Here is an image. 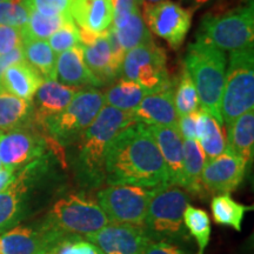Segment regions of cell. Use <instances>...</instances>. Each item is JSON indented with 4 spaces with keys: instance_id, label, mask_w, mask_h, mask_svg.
Here are the masks:
<instances>
[{
    "instance_id": "6da1fadb",
    "label": "cell",
    "mask_w": 254,
    "mask_h": 254,
    "mask_svg": "<svg viewBox=\"0 0 254 254\" xmlns=\"http://www.w3.org/2000/svg\"><path fill=\"white\" fill-rule=\"evenodd\" d=\"M105 182L147 189L171 186L164 159L144 124H133L111 141L105 155Z\"/></svg>"
},
{
    "instance_id": "7a4b0ae2",
    "label": "cell",
    "mask_w": 254,
    "mask_h": 254,
    "mask_svg": "<svg viewBox=\"0 0 254 254\" xmlns=\"http://www.w3.org/2000/svg\"><path fill=\"white\" fill-rule=\"evenodd\" d=\"M134 124L131 113L105 105L93 123L80 136L74 171L80 185L100 187L105 182V155L111 141Z\"/></svg>"
},
{
    "instance_id": "3957f363",
    "label": "cell",
    "mask_w": 254,
    "mask_h": 254,
    "mask_svg": "<svg viewBox=\"0 0 254 254\" xmlns=\"http://www.w3.org/2000/svg\"><path fill=\"white\" fill-rule=\"evenodd\" d=\"M184 66L194 82L201 109L222 125L220 109L226 73L224 52L202 37L196 36L195 43L190 44L187 49Z\"/></svg>"
},
{
    "instance_id": "277c9868",
    "label": "cell",
    "mask_w": 254,
    "mask_h": 254,
    "mask_svg": "<svg viewBox=\"0 0 254 254\" xmlns=\"http://www.w3.org/2000/svg\"><path fill=\"white\" fill-rule=\"evenodd\" d=\"M189 196L178 186H164L155 190L148 205L141 228L153 241L178 244L187 239L184 226V212Z\"/></svg>"
},
{
    "instance_id": "5b68a950",
    "label": "cell",
    "mask_w": 254,
    "mask_h": 254,
    "mask_svg": "<svg viewBox=\"0 0 254 254\" xmlns=\"http://www.w3.org/2000/svg\"><path fill=\"white\" fill-rule=\"evenodd\" d=\"M254 107L253 46L231 52L221 98L222 123L227 128L238 117Z\"/></svg>"
},
{
    "instance_id": "8992f818",
    "label": "cell",
    "mask_w": 254,
    "mask_h": 254,
    "mask_svg": "<svg viewBox=\"0 0 254 254\" xmlns=\"http://www.w3.org/2000/svg\"><path fill=\"white\" fill-rule=\"evenodd\" d=\"M110 224L109 218L98 202L81 193H71L59 199L41 226L62 233L87 237Z\"/></svg>"
},
{
    "instance_id": "52a82bcc",
    "label": "cell",
    "mask_w": 254,
    "mask_h": 254,
    "mask_svg": "<svg viewBox=\"0 0 254 254\" xmlns=\"http://www.w3.org/2000/svg\"><path fill=\"white\" fill-rule=\"evenodd\" d=\"M104 106V93L100 91L80 90L65 110L47 120L44 129L59 146H67L80 139Z\"/></svg>"
},
{
    "instance_id": "ba28073f",
    "label": "cell",
    "mask_w": 254,
    "mask_h": 254,
    "mask_svg": "<svg viewBox=\"0 0 254 254\" xmlns=\"http://www.w3.org/2000/svg\"><path fill=\"white\" fill-rule=\"evenodd\" d=\"M198 36L221 51L233 52L253 46L254 11L252 4L226 14L205 15Z\"/></svg>"
},
{
    "instance_id": "9c48e42d",
    "label": "cell",
    "mask_w": 254,
    "mask_h": 254,
    "mask_svg": "<svg viewBox=\"0 0 254 254\" xmlns=\"http://www.w3.org/2000/svg\"><path fill=\"white\" fill-rule=\"evenodd\" d=\"M120 75L134 81L147 94L172 88L166 68V53L154 40L126 51Z\"/></svg>"
},
{
    "instance_id": "30bf717a",
    "label": "cell",
    "mask_w": 254,
    "mask_h": 254,
    "mask_svg": "<svg viewBox=\"0 0 254 254\" xmlns=\"http://www.w3.org/2000/svg\"><path fill=\"white\" fill-rule=\"evenodd\" d=\"M155 190L134 185H111L98 192V200L110 222L141 227Z\"/></svg>"
},
{
    "instance_id": "8fae6325",
    "label": "cell",
    "mask_w": 254,
    "mask_h": 254,
    "mask_svg": "<svg viewBox=\"0 0 254 254\" xmlns=\"http://www.w3.org/2000/svg\"><path fill=\"white\" fill-rule=\"evenodd\" d=\"M45 168L43 159L32 161L19 171L9 185L0 192V234L5 233L25 218L28 209V193L33 179Z\"/></svg>"
},
{
    "instance_id": "7c38bea8",
    "label": "cell",
    "mask_w": 254,
    "mask_h": 254,
    "mask_svg": "<svg viewBox=\"0 0 254 254\" xmlns=\"http://www.w3.org/2000/svg\"><path fill=\"white\" fill-rule=\"evenodd\" d=\"M47 138L33 131L30 125L0 131V160L14 172L24 168L45 153Z\"/></svg>"
},
{
    "instance_id": "4fadbf2b",
    "label": "cell",
    "mask_w": 254,
    "mask_h": 254,
    "mask_svg": "<svg viewBox=\"0 0 254 254\" xmlns=\"http://www.w3.org/2000/svg\"><path fill=\"white\" fill-rule=\"evenodd\" d=\"M148 27L155 36L166 40L172 49H179L190 28L192 11L165 0L157 5L145 6Z\"/></svg>"
},
{
    "instance_id": "5bb4252c",
    "label": "cell",
    "mask_w": 254,
    "mask_h": 254,
    "mask_svg": "<svg viewBox=\"0 0 254 254\" xmlns=\"http://www.w3.org/2000/svg\"><path fill=\"white\" fill-rule=\"evenodd\" d=\"M85 238L104 254H142L153 241L141 227L116 222Z\"/></svg>"
},
{
    "instance_id": "9a60e30c",
    "label": "cell",
    "mask_w": 254,
    "mask_h": 254,
    "mask_svg": "<svg viewBox=\"0 0 254 254\" xmlns=\"http://www.w3.org/2000/svg\"><path fill=\"white\" fill-rule=\"evenodd\" d=\"M247 164L244 159L225 150L218 157L206 161L201 182L204 190L211 194H230L244 180Z\"/></svg>"
},
{
    "instance_id": "2e32d148",
    "label": "cell",
    "mask_w": 254,
    "mask_h": 254,
    "mask_svg": "<svg viewBox=\"0 0 254 254\" xmlns=\"http://www.w3.org/2000/svg\"><path fill=\"white\" fill-rule=\"evenodd\" d=\"M79 91L80 88L67 86L58 80H44L32 99V123L44 128L47 120L65 110Z\"/></svg>"
},
{
    "instance_id": "e0dca14e",
    "label": "cell",
    "mask_w": 254,
    "mask_h": 254,
    "mask_svg": "<svg viewBox=\"0 0 254 254\" xmlns=\"http://www.w3.org/2000/svg\"><path fill=\"white\" fill-rule=\"evenodd\" d=\"M153 136L161 157L164 159L168 174V183L171 186L184 187L183 171V138L177 127L171 126H147Z\"/></svg>"
},
{
    "instance_id": "ac0fdd59",
    "label": "cell",
    "mask_w": 254,
    "mask_h": 254,
    "mask_svg": "<svg viewBox=\"0 0 254 254\" xmlns=\"http://www.w3.org/2000/svg\"><path fill=\"white\" fill-rule=\"evenodd\" d=\"M129 113L134 124H144L148 126L177 127L179 119L174 105L172 88L146 94L140 104Z\"/></svg>"
},
{
    "instance_id": "d6986e66",
    "label": "cell",
    "mask_w": 254,
    "mask_h": 254,
    "mask_svg": "<svg viewBox=\"0 0 254 254\" xmlns=\"http://www.w3.org/2000/svg\"><path fill=\"white\" fill-rule=\"evenodd\" d=\"M71 15L81 30L101 33L113 24L112 0H72Z\"/></svg>"
},
{
    "instance_id": "ffe728a7",
    "label": "cell",
    "mask_w": 254,
    "mask_h": 254,
    "mask_svg": "<svg viewBox=\"0 0 254 254\" xmlns=\"http://www.w3.org/2000/svg\"><path fill=\"white\" fill-rule=\"evenodd\" d=\"M57 80L82 90L85 86H100L82 58L81 45L60 53L57 58Z\"/></svg>"
},
{
    "instance_id": "44dd1931",
    "label": "cell",
    "mask_w": 254,
    "mask_h": 254,
    "mask_svg": "<svg viewBox=\"0 0 254 254\" xmlns=\"http://www.w3.org/2000/svg\"><path fill=\"white\" fill-rule=\"evenodd\" d=\"M44 80L43 75L33 66L23 60L6 68L1 78V87L20 99L32 101Z\"/></svg>"
},
{
    "instance_id": "7402d4cb",
    "label": "cell",
    "mask_w": 254,
    "mask_h": 254,
    "mask_svg": "<svg viewBox=\"0 0 254 254\" xmlns=\"http://www.w3.org/2000/svg\"><path fill=\"white\" fill-rule=\"evenodd\" d=\"M45 245V233L39 226H15L0 234V254H43Z\"/></svg>"
},
{
    "instance_id": "603a6c76",
    "label": "cell",
    "mask_w": 254,
    "mask_h": 254,
    "mask_svg": "<svg viewBox=\"0 0 254 254\" xmlns=\"http://www.w3.org/2000/svg\"><path fill=\"white\" fill-rule=\"evenodd\" d=\"M81 50L85 65L99 81L100 86L118 78V73L114 71L112 66V55L106 31L101 32L90 45L81 46Z\"/></svg>"
},
{
    "instance_id": "cb8c5ba5",
    "label": "cell",
    "mask_w": 254,
    "mask_h": 254,
    "mask_svg": "<svg viewBox=\"0 0 254 254\" xmlns=\"http://www.w3.org/2000/svg\"><path fill=\"white\" fill-rule=\"evenodd\" d=\"M227 150L246 161H252L254 153V111H247L227 128Z\"/></svg>"
},
{
    "instance_id": "d4e9b609",
    "label": "cell",
    "mask_w": 254,
    "mask_h": 254,
    "mask_svg": "<svg viewBox=\"0 0 254 254\" xmlns=\"http://www.w3.org/2000/svg\"><path fill=\"white\" fill-rule=\"evenodd\" d=\"M196 141L204 151L206 160H212L226 150L221 125L204 109L196 110Z\"/></svg>"
},
{
    "instance_id": "484cf974",
    "label": "cell",
    "mask_w": 254,
    "mask_h": 254,
    "mask_svg": "<svg viewBox=\"0 0 254 254\" xmlns=\"http://www.w3.org/2000/svg\"><path fill=\"white\" fill-rule=\"evenodd\" d=\"M206 157L196 140H185L183 144V171L185 185L184 189L190 194L201 195L204 192L201 176L206 164Z\"/></svg>"
},
{
    "instance_id": "4316f807",
    "label": "cell",
    "mask_w": 254,
    "mask_h": 254,
    "mask_svg": "<svg viewBox=\"0 0 254 254\" xmlns=\"http://www.w3.org/2000/svg\"><path fill=\"white\" fill-rule=\"evenodd\" d=\"M33 105L6 91H0V131L30 125Z\"/></svg>"
},
{
    "instance_id": "83f0119b",
    "label": "cell",
    "mask_w": 254,
    "mask_h": 254,
    "mask_svg": "<svg viewBox=\"0 0 254 254\" xmlns=\"http://www.w3.org/2000/svg\"><path fill=\"white\" fill-rule=\"evenodd\" d=\"M40 227L46 234V246L43 254H104L85 237L62 233L41 225Z\"/></svg>"
},
{
    "instance_id": "f1b7e54d",
    "label": "cell",
    "mask_w": 254,
    "mask_h": 254,
    "mask_svg": "<svg viewBox=\"0 0 254 254\" xmlns=\"http://www.w3.org/2000/svg\"><path fill=\"white\" fill-rule=\"evenodd\" d=\"M24 58L45 80H57V58L46 40H24Z\"/></svg>"
},
{
    "instance_id": "f546056e",
    "label": "cell",
    "mask_w": 254,
    "mask_h": 254,
    "mask_svg": "<svg viewBox=\"0 0 254 254\" xmlns=\"http://www.w3.org/2000/svg\"><path fill=\"white\" fill-rule=\"evenodd\" d=\"M212 214L214 221L218 225L228 226L240 232L245 213L252 211V206L240 204L232 198L231 194H218L212 199L211 202Z\"/></svg>"
},
{
    "instance_id": "4dcf8cb0",
    "label": "cell",
    "mask_w": 254,
    "mask_h": 254,
    "mask_svg": "<svg viewBox=\"0 0 254 254\" xmlns=\"http://www.w3.org/2000/svg\"><path fill=\"white\" fill-rule=\"evenodd\" d=\"M147 94L144 88L134 81L122 79L113 86H111L104 94L105 105L125 112H131Z\"/></svg>"
},
{
    "instance_id": "1f68e13d",
    "label": "cell",
    "mask_w": 254,
    "mask_h": 254,
    "mask_svg": "<svg viewBox=\"0 0 254 254\" xmlns=\"http://www.w3.org/2000/svg\"><path fill=\"white\" fill-rule=\"evenodd\" d=\"M72 20V15H49L40 14L39 12L30 11L27 23L21 27L24 40H46L64 24Z\"/></svg>"
},
{
    "instance_id": "d6a6232c",
    "label": "cell",
    "mask_w": 254,
    "mask_h": 254,
    "mask_svg": "<svg viewBox=\"0 0 254 254\" xmlns=\"http://www.w3.org/2000/svg\"><path fill=\"white\" fill-rule=\"evenodd\" d=\"M116 28L117 37L125 51H129L142 44L151 43L153 38L151 32L146 27L140 11H136L126 21Z\"/></svg>"
},
{
    "instance_id": "836d02e7",
    "label": "cell",
    "mask_w": 254,
    "mask_h": 254,
    "mask_svg": "<svg viewBox=\"0 0 254 254\" xmlns=\"http://www.w3.org/2000/svg\"><path fill=\"white\" fill-rule=\"evenodd\" d=\"M184 222L186 230L198 243L199 253L204 254V251L208 245L211 236V219L207 212L194 206L187 205L184 212Z\"/></svg>"
},
{
    "instance_id": "e575fe53",
    "label": "cell",
    "mask_w": 254,
    "mask_h": 254,
    "mask_svg": "<svg viewBox=\"0 0 254 254\" xmlns=\"http://www.w3.org/2000/svg\"><path fill=\"white\" fill-rule=\"evenodd\" d=\"M174 105H176L177 114L179 118L189 116L199 109V98L194 82L185 66L182 69L179 84H178L177 91L174 93Z\"/></svg>"
},
{
    "instance_id": "d590c367",
    "label": "cell",
    "mask_w": 254,
    "mask_h": 254,
    "mask_svg": "<svg viewBox=\"0 0 254 254\" xmlns=\"http://www.w3.org/2000/svg\"><path fill=\"white\" fill-rule=\"evenodd\" d=\"M47 43H49L51 49L55 51L57 56L75 46H80L79 27L73 21V19L68 20L49 38Z\"/></svg>"
},
{
    "instance_id": "8d00e7d4",
    "label": "cell",
    "mask_w": 254,
    "mask_h": 254,
    "mask_svg": "<svg viewBox=\"0 0 254 254\" xmlns=\"http://www.w3.org/2000/svg\"><path fill=\"white\" fill-rule=\"evenodd\" d=\"M30 9L24 0H5L0 1V26L24 27L27 23Z\"/></svg>"
},
{
    "instance_id": "74e56055",
    "label": "cell",
    "mask_w": 254,
    "mask_h": 254,
    "mask_svg": "<svg viewBox=\"0 0 254 254\" xmlns=\"http://www.w3.org/2000/svg\"><path fill=\"white\" fill-rule=\"evenodd\" d=\"M72 0H24L30 11L40 14L56 17V15H71Z\"/></svg>"
},
{
    "instance_id": "f35d334b",
    "label": "cell",
    "mask_w": 254,
    "mask_h": 254,
    "mask_svg": "<svg viewBox=\"0 0 254 254\" xmlns=\"http://www.w3.org/2000/svg\"><path fill=\"white\" fill-rule=\"evenodd\" d=\"M23 45L21 28L13 26H0V56Z\"/></svg>"
},
{
    "instance_id": "ab89813d",
    "label": "cell",
    "mask_w": 254,
    "mask_h": 254,
    "mask_svg": "<svg viewBox=\"0 0 254 254\" xmlns=\"http://www.w3.org/2000/svg\"><path fill=\"white\" fill-rule=\"evenodd\" d=\"M113 26L118 27L126 21L134 12L139 11L141 0H112Z\"/></svg>"
},
{
    "instance_id": "60d3db41",
    "label": "cell",
    "mask_w": 254,
    "mask_h": 254,
    "mask_svg": "<svg viewBox=\"0 0 254 254\" xmlns=\"http://www.w3.org/2000/svg\"><path fill=\"white\" fill-rule=\"evenodd\" d=\"M177 128L185 140H196V111L178 119Z\"/></svg>"
},
{
    "instance_id": "b9f144b4",
    "label": "cell",
    "mask_w": 254,
    "mask_h": 254,
    "mask_svg": "<svg viewBox=\"0 0 254 254\" xmlns=\"http://www.w3.org/2000/svg\"><path fill=\"white\" fill-rule=\"evenodd\" d=\"M142 254H189L177 244L165 243V241H152L146 247Z\"/></svg>"
},
{
    "instance_id": "7bdbcfd3",
    "label": "cell",
    "mask_w": 254,
    "mask_h": 254,
    "mask_svg": "<svg viewBox=\"0 0 254 254\" xmlns=\"http://www.w3.org/2000/svg\"><path fill=\"white\" fill-rule=\"evenodd\" d=\"M23 60H25L23 45L15 47L13 51L6 53V55L0 56V91H4L1 87V78L4 72L6 71V68L15 63L23 62Z\"/></svg>"
},
{
    "instance_id": "ee69618b",
    "label": "cell",
    "mask_w": 254,
    "mask_h": 254,
    "mask_svg": "<svg viewBox=\"0 0 254 254\" xmlns=\"http://www.w3.org/2000/svg\"><path fill=\"white\" fill-rule=\"evenodd\" d=\"M165 0H145V6H150V5H157L159 2H163Z\"/></svg>"
},
{
    "instance_id": "f6af8a7d",
    "label": "cell",
    "mask_w": 254,
    "mask_h": 254,
    "mask_svg": "<svg viewBox=\"0 0 254 254\" xmlns=\"http://www.w3.org/2000/svg\"><path fill=\"white\" fill-rule=\"evenodd\" d=\"M190 1H192L193 4H195L196 6H200V5L206 4V2L211 1V0H190Z\"/></svg>"
},
{
    "instance_id": "bcb514c9",
    "label": "cell",
    "mask_w": 254,
    "mask_h": 254,
    "mask_svg": "<svg viewBox=\"0 0 254 254\" xmlns=\"http://www.w3.org/2000/svg\"><path fill=\"white\" fill-rule=\"evenodd\" d=\"M0 1H5V0H0Z\"/></svg>"
}]
</instances>
